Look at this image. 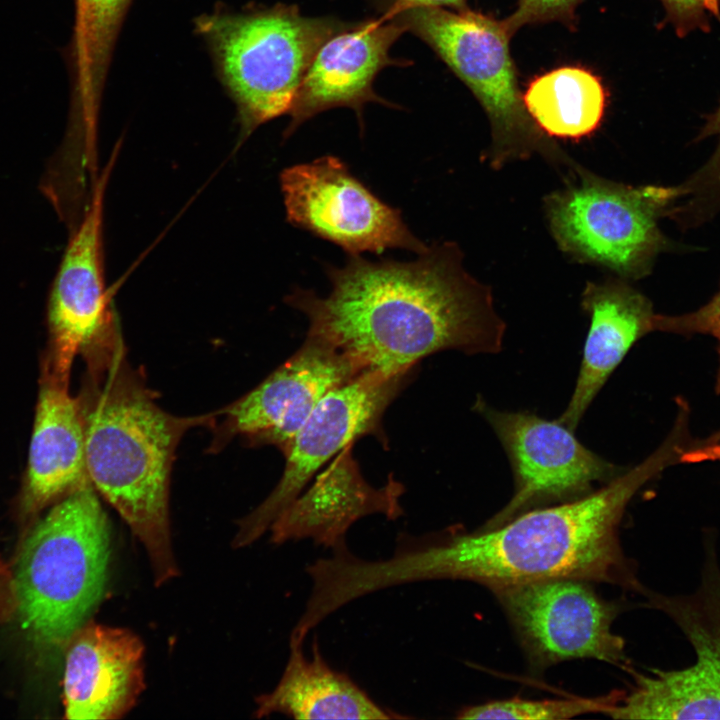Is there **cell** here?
<instances>
[{"mask_svg": "<svg viewBox=\"0 0 720 720\" xmlns=\"http://www.w3.org/2000/svg\"><path fill=\"white\" fill-rule=\"evenodd\" d=\"M332 284L320 297L295 288L286 297L309 320L308 335L345 354L362 373L409 374L423 357L447 349L498 353L506 325L491 290L463 266L455 243H438L412 262L349 255L326 265Z\"/></svg>", "mask_w": 720, "mask_h": 720, "instance_id": "cell-1", "label": "cell"}, {"mask_svg": "<svg viewBox=\"0 0 720 720\" xmlns=\"http://www.w3.org/2000/svg\"><path fill=\"white\" fill-rule=\"evenodd\" d=\"M682 440L671 433L643 462L578 499L535 508L493 528L401 534L392 555L373 566L383 588L465 580L491 590L551 579L604 582L642 594L645 586L623 553L619 525L637 491L680 462Z\"/></svg>", "mask_w": 720, "mask_h": 720, "instance_id": "cell-2", "label": "cell"}, {"mask_svg": "<svg viewBox=\"0 0 720 720\" xmlns=\"http://www.w3.org/2000/svg\"><path fill=\"white\" fill-rule=\"evenodd\" d=\"M89 387L80 399L87 476L117 510L148 555L154 583L178 575L169 520L170 471L186 431L217 413L180 417L158 406L125 359L121 339L87 358Z\"/></svg>", "mask_w": 720, "mask_h": 720, "instance_id": "cell-3", "label": "cell"}, {"mask_svg": "<svg viewBox=\"0 0 720 720\" xmlns=\"http://www.w3.org/2000/svg\"><path fill=\"white\" fill-rule=\"evenodd\" d=\"M109 557L108 518L86 480L36 524L16 561L12 590L34 642L67 646L103 597Z\"/></svg>", "mask_w": 720, "mask_h": 720, "instance_id": "cell-4", "label": "cell"}, {"mask_svg": "<svg viewBox=\"0 0 720 720\" xmlns=\"http://www.w3.org/2000/svg\"><path fill=\"white\" fill-rule=\"evenodd\" d=\"M387 17L429 45L478 100L490 123L487 159L492 168L535 153L554 163L574 164L524 107L509 47L512 35L503 20L467 7H419Z\"/></svg>", "mask_w": 720, "mask_h": 720, "instance_id": "cell-5", "label": "cell"}, {"mask_svg": "<svg viewBox=\"0 0 720 720\" xmlns=\"http://www.w3.org/2000/svg\"><path fill=\"white\" fill-rule=\"evenodd\" d=\"M204 24L238 106L243 137L290 112L319 48L349 26L303 16L288 5L216 17Z\"/></svg>", "mask_w": 720, "mask_h": 720, "instance_id": "cell-6", "label": "cell"}, {"mask_svg": "<svg viewBox=\"0 0 720 720\" xmlns=\"http://www.w3.org/2000/svg\"><path fill=\"white\" fill-rule=\"evenodd\" d=\"M572 183L552 192L545 213L558 247L622 279L648 275L668 241L658 221L669 217L679 187L617 183L578 166Z\"/></svg>", "mask_w": 720, "mask_h": 720, "instance_id": "cell-7", "label": "cell"}, {"mask_svg": "<svg viewBox=\"0 0 720 720\" xmlns=\"http://www.w3.org/2000/svg\"><path fill=\"white\" fill-rule=\"evenodd\" d=\"M700 580L688 594L667 595L646 588V605L679 628L695 661L680 669L639 673L630 692L607 714L614 719L720 720V560L717 536H702Z\"/></svg>", "mask_w": 720, "mask_h": 720, "instance_id": "cell-8", "label": "cell"}, {"mask_svg": "<svg viewBox=\"0 0 720 720\" xmlns=\"http://www.w3.org/2000/svg\"><path fill=\"white\" fill-rule=\"evenodd\" d=\"M474 410L493 428L514 477L512 498L482 528L497 527L542 504L578 499L625 471L583 446L574 431L557 419L496 410L481 397Z\"/></svg>", "mask_w": 720, "mask_h": 720, "instance_id": "cell-9", "label": "cell"}, {"mask_svg": "<svg viewBox=\"0 0 720 720\" xmlns=\"http://www.w3.org/2000/svg\"><path fill=\"white\" fill-rule=\"evenodd\" d=\"M287 220L340 246L349 255L428 246L415 237L399 209L383 202L339 158L323 156L280 175Z\"/></svg>", "mask_w": 720, "mask_h": 720, "instance_id": "cell-10", "label": "cell"}, {"mask_svg": "<svg viewBox=\"0 0 720 720\" xmlns=\"http://www.w3.org/2000/svg\"><path fill=\"white\" fill-rule=\"evenodd\" d=\"M408 374L386 376L366 372L329 392L315 407L285 454L282 477L270 495L238 522L233 547L251 545L303 489L330 458L359 437L380 433L385 409L403 386Z\"/></svg>", "mask_w": 720, "mask_h": 720, "instance_id": "cell-11", "label": "cell"}, {"mask_svg": "<svg viewBox=\"0 0 720 720\" xmlns=\"http://www.w3.org/2000/svg\"><path fill=\"white\" fill-rule=\"evenodd\" d=\"M588 583L551 579L492 590L537 665L589 658L630 669L625 641L612 630L615 609Z\"/></svg>", "mask_w": 720, "mask_h": 720, "instance_id": "cell-12", "label": "cell"}, {"mask_svg": "<svg viewBox=\"0 0 720 720\" xmlns=\"http://www.w3.org/2000/svg\"><path fill=\"white\" fill-rule=\"evenodd\" d=\"M111 165L93 185L88 206L66 246L48 302L49 349L43 370L69 381L75 357L119 335L103 256V203Z\"/></svg>", "mask_w": 720, "mask_h": 720, "instance_id": "cell-13", "label": "cell"}, {"mask_svg": "<svg viewBox=\"0 0 720 720\" xmlns=\"http://www.w3.org/2000/svg\"><path fill=\"white\" fill-rule=\"evenodd\" d=\"M362 374L330 343L308 335L303 345L256 388L221 410L214 441L219 448L235 435L272 444L285 455L315 407L332 390Z\"/></svg>", "mask_w": 720, "mask_h": 720, "instance_id": "cell-14", "label": "cell"}, {"mask_svg": "<svg viewBox=\"0 0 720 720\" xmlns=\"http://www.w3.org/2000/svg\"><path fill=\"white\" fill-rule=\"evenodd\" d=\"M405 31L396 19L384 17L349 25L327 39L297 91L285 136L327 109L352 108L361 121L366 103L388 105L374 92L373 82L383 68L403 65L389 51Z\"/></svg>", "mask_w": 720, "mask_h": 720, "instance_id": "cell-15", "label": "cell"}, {"mask_svg": "<svg viewBox=\"0 0 720 720\" xmlns=\"http://www.w3.org/2000/svg\"><path fill=\"white\" fill-rule=\"evenodd\" d=\"M67 719H119L144 689V646L128 629L86 623L67 644Z\"/></svg>", "mask_w": 720, "mask_h": 720, "instance_id": "cell-16", "label": "cell"}, {"mask_svg": "<svg viewBox=\"0 0 720 720\" xmlns=\"http://www.w3.org/2000/svg\"><path fill=\"white\" fill-rule=\"evenodd\" d=\"M336 465L317 478L274 521L269 531L276 545L311 540L333 549L346 541V533L359 519L382 514L396 520L403 514L400 497L403 487L389 481L374 488L365 482L350 450H342Z\"/></svg>", "mask_w": 720, "mask_h": 720, "instance_id": "cell-17", "label": "cell"}, {"mask_svg": "<svg viewBox=\"0 0 720 720\" xmlns=\"http://www.w3.org/2000/svg\"><path fill=\"white\" fill-rule=\"evenodd\" d=\"M581 306L590 327L573 394L557 419L572 431L633 344L656 331L652 303L625 279L587 282Z\"/></svg>", "mask_w": 720, "mask_h": 720, "instance_id": "cell-18", "label": "cell"}, {"mask_svg": "<svg viewBox=\"0 0 720 720\" xmlns=\"http://www.w3.org/2000/svg\"><path fill=\"white\" fill-rule=\"evenodd\" d=\"M43 370L29 447L23 505L35 512L88 479L80 398Z\"/></svg>", "mask_w": 720, "mask_h": 720, "instance_id": "cell-19", "label": "cell"}, {"mask_svg": "<svg viewBox=\"0 0 720 720\" xmlns=\"http://www.w3.org/2000/svg\"><path fill=\"white\" fill-rule=\"evenodd\" d=\"M303 644L289 641L283 674L271 692L256 698L255 717L277 713L294 719L406 718L380 706L347 674L333 669L316 639L311 657L305 655Z\"/></svg>", "mask_w": 720, "mask_h": 720, "instance_id": "cell-20", "label": "cell"}, {"mask_svg": "<svg viewBox=\"0 0 720 720\" xmlns=\"http://www.w3.org/2000/svg\"><path fill=\"white\" fill-rule=\"evenodd\" d=\"M522 100L528 115L545 136L578 141L600 127L608 93L592 71L568 65L532 79L522 93Z\"/></svg>", "mask_w": 720, "mask_h": 720, "instance_id": "cell-21", "label": "cell"}, {"mask_svg": "<svg viewBox=\"0 0 720 720\" xmlns=\"http://www.w3.org/2000/svg\"><path fill=\"white\" fill-rule=\"evenodd\" d=\"M625 691L614 690L597 697L528 700L510 698L463 707L458 719L562 720L588 713L608 714Z\"/></svg>", "mask_w": 720, "mask_h": 720, "instance_id": "cell-22", "label": "cell"}, {"mask_svg": "<svg viewBox=\"0 0 720 720\" xmlns=\"http://www.w3.org/2000/svg\"><path fill=\"white\" fill-rule=\"evenodd\" d=\"M714 137L717 145L711 157L686 181L678 185L680 204L675 221L681 227H696L720 211V105L705 116L695 141Z\"/></svg>", "mask_w": 720, "mask_h": 720, "instance_id": "cell-23", "label": "cell"}, {"mask_svg": "<svg viewBox=\"0 0 720 720\" xmlns=\"http://www.w3.org/2000/svg\"><path fill=\"white\" fill-rule=\"evenodd\" d=\"M128 0H77L79 52L89 72L99 73Z\"/></svg>", "mask_w": 720, "mask_h": 720, "instance_id": "cell-24", "label": "cell"}, {"mask_svg": "<svg viewBox=\"0 0 720 720\" xmlns=\"http://www.w3.org/2000/svg\"><path fill=\"white\" fill-rule=\"evenodd\" d=\"M583 0H517L516 9L503 19L513 36L525 25L559 21L568 26L575 24V11Z\"/></svg>", "mask_w": 720, "mask_h": 720, "instance_id": "cell-25", "label": "cell"}, {"mask_svg": "<svg viewBox=\"0 0 720 720\" xmlns=\"http://www.w3.org/2000/svg\"><path fill=\"white\" fill-rule=\"evenodd\" d=\"M665 10L664 23L678 37L692 32H708L713 19H720V0H660Z\"/></svg>", "mask_w": 720, "mask_h": 720, "instance_id": "cell-26", "label": "cell"}, {"mask_svg": "<svg viewBox=\"0 0 720 720\" xmlns=\"http://www.w3.org/2000/svg\"><path fill=\"white\" fill-rule=\"evenodd\" d=\"M656 331L710 334L720 342V289L708 303L694 312L678 316L657 314Z\"/></svg>", "mask_w": 720, "mask_h": 720, "instance_id": "cell-27", "label": "cell"}, {"mask_svg": "<svg viewBox=\"0 0 720 720\" xmlns=\"http://www.w3.org/2000/svg\"><path fill=\"white\" fill-rule=\"evenodd\" d=\"M702 461H720V442H701L696 447L686 448L680 456L683 463Z\"/></svg>", "mask_w": 720, "mask_h": 720, "instance_id": "cell-28", "label": "cell"}, {"mask_svg": "<svg viewBox=\"0 0 720 720\" xmlns=\"http://www.w3.org/2000/svg\"><path fill=\"white\" fill-rule=\"evenodd\" d=\"M467 0H395L387 16L396 14L403 10L419 7H451L461 9L466 6Z\"/></svg>", "mask_w": 720, "mask_h": 720, "instance_id": "cell-29", "label": "cell"}, {"mask_svg": "<svg viewBox=\"0 0 720 720\" xmlns=\"http://www.w3.org/2000/svg\"><path fill=\"white\" fill-rule=\"evenodd\" d=\"M719 355H720V350H719ZM716 388H717V391L720 393V365H719V369H718ZM703 442H705V443L720 442V431L715 433L714 435H712L710 438H708L707 440H705Z\"/></svg>", "mask_w": 720, "mask_h": 720, "instance_id": "cell-30", "label": "cell"}]
</instances>
